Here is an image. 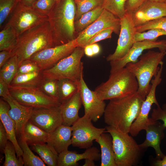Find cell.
I'll use <instances>...</instances> for the list:
<instances>
[{
    "instance_id": "6da1fadb",
    "label": "cell",
    "mask_w": 166,
    "mask_h": 166,
    "mask_svg": "<svg viewBox=\"0 0 166 166\" xmlns=\"http://www.w3.org/2000/svg\"><path fill=\"white\" fill-rule=\"evenodd\" d=\"M145 99L137 91L128 96L110 100L104 114L105 123L119 132L129 133Z\"/></svg>"
},
{
    "instance_id": "7a4b0ae2",
    "label": "cell",
    "mask_w": 166,
    "mask_h": 166,
    "mask_svg": "<svg viewBox=\"0 0 166 166\" xmlns=\"http://www.w3.org/2000/svg\"><path fill=\"white\" fill-rule=\"evenodd\" d=\"M76 9L74 0H60L56 2L48 15L55 46L75 39L74 23Z\"/></svg>"
},
{
    "instance_id": "3957f363",
    "label": "cell",
    "mask_w": 166,
    "mask_h": 166,
    "mask_svg": "<svg viewBox=\"0 0 166 166\" xmlns=\"http://www.w3.org/2000/svg\"><path fill=\"white\" fill-rule=\"evenodd\" d=\"M54 46L47 21L26 30L18 36L10 51L12 56L15 55L17 57L19 65L35 53Z\"/></svg>"
},
{
    "instance_id": "277c9868",
    "label": "cell",
    "mask_w": 166,
    "mask_h": 166,
    "mask_svg": "<svg viewBox=\"0 0 166 166\" xmlns=\"http://www.w3.org/2000/svg\"><path fill=\"white\" fill-rule=\"evenodd\" d=\"M138 88L136 78L125 67L110 72L108 79L94 91L100 99L105 101L131 95L137 92Z\"/></svg>"
},
{
    "instance_id": "5b68a950",
    "label": "cell",
    "mask_w": 166,
    "mask_h": 166,
    "mask_svg": "<svg viewBox=\"0 0 166 166\" xmlns=\"http://www.w3.org/2000/svg\"><path fill=\"white\" fill-rule=\"evenodd\" d=\"M166 54L165 51L149 50L142 55L139 61L128 63L125 67L136 78L138 85L137 91L144 98L150 90V81L157 73L158 65L163 62Z\"/></svg>"
},
{
    "instance_id": "8992f818",
    "label": "cell",
    "mask_w": 166,
    "mask_h": 166,
    "mask_svg": "<svg viewBox=\"0 0 166 166\" xmlns=\"http://www.w3.org/2000/svg\"><path fill=\"white\" fill-rule=\"evenodd\" d=\"M105 128L106 132L109 133L112 137L116 166L138 165L145 150L129 133L121 132L108 125Z\"/></svg>"
},
{
    "instance_id": "52a82bcc",
    "label": "cell",
    "mask_w": 166,
    "mask_h": 166,
    "mask_svg": "<svg viewBox=\"0 0 166 166\" xmlns=\"http://www.w3.org/2000/svg\"><path fill=\"white\" fill-rule=\"evenodd\" d=\"M84 54L83 48L77 47L70 55L52 67L42 71L44 77L58 80L68 79L79 83L83 75V63L81 59Z\"/></svg>"
},
{
    "instance_id": "ba28073f",
    "label": "cell",
    "mask_w": 166,
    "mask_h": 166,
    "mask_svg": "<svg viewBox=\"0 0 166 166\" xmlns=\"http://www.w3.org/2000/svg\"><path fill=\"white\" fill-rule=\"evenodd\" d=\"M10 95L19 103L33 108L60 106L61 103L45 94L38 87L9 85Z\"/></svg>"
},
{
    "instance_id": "9c48e42d",
    "label": "cell",
    "mask_w": 166,
    "mask_h": 166,
    "mask_svg": "<svg viewBox=\"0 0 166 166\" xmlns=\"http://www.w3.org/2000/svg\"><path fill=\"white\" fill-rule=\"evenodd\" d=\"M47 21V16L40 14L31 7L24 5L20 1L4 26L12 27L18 37L26 30Z\"/></svg>"
},
{
    "instance_id": "30bf717a",
    "label": "cell",
    "mask_w": 166,
    "mask_h": 166,
    "mask_svg": "<svg viewBox=\"0 0 166 166\" xmlns=\"http://www.w3.org/2000/svg\"><path fill=\"white\" fill-rule=\"evenodd\" d=\"M92 120L86 115L80 117L72 126V145L80 148L92 146L94 140L103 133L106 132L105 128H98L94 126Z\"/></svg>"
},
{
    "instance_id": "8fae6325",
    "label": "cell",
    "mask_w": 166,
    "mask_h": 166,
    "mask_svg": "<svg viewBox=\"0 0 166 166\" xmlns=\"http://www.w3.org/2000/svg\"><path fill=\"white\" fill-rule=\"evenodd\" d=\"M77 47L75 39L67 43L42 50L33 55L30 59L35 62L43 71L70 55Z\"/></svg>"
},
{
    "instance_id": "7c38bea8",
    "label": "cell",
    "mask_w": 166,
    "mask_h": 166,
    "mask_svg": "<svg viewBox=\"0 0 166 166\" xmlns=\"http://www.w3.org/2000/svg\"><path fill=\"white\" fill-rule=\"evenodd\" d=\"M112 28L114 33L120 34L121 19L104 9L100 17L86 29L78 34L75 38L78 47L84 48L89 40L101 31Z\"/></svg>"
},
{
    "instance_id": "4fadbf2b",
    "label": "cell",
    "mask_w": 166,
    "mask_h": 166,
    "mask_svg": "<svg viewBox=\"0 0 166 166\" xmlns=\"http://www.w3.org/2000/svg\"><path fill=\"white\" fill-rule=\"evenodd\" d=\"M132 13L126 12L121 19V28L116 48L112 53L106 57L108 61L121 58L128 52L134 43L136 33L132 17Z\"/></svg>"
},
{
    "instance_id": "5bb4252c",
    "label": "cell",
    "mask_w": 166,
    "mask_h": 166,
    "mask_svg": "<svg viewBox=\"0 0 166 166\" xmlns=\"http://www.w3.org/2000/svg\"><path fill=\"white\" fill-rule=\"evenodd\" d=\"M163 64H161L159 70L151 81V87L150 91L142 104L139 114L132 124L129 133L132 136H137L142 130H145L149 120L148 117L151 106L153 104L159 105L156 96V89L160 83Z\"/></svg>"
},
{
    "instance_id": "9a60e30c",
    "label": "cell",
    "mask_w": 166,
    "mask_h": 166,
    "mask_svg": "<svg viewBox=\"0 0 166 166\" xmlns=\"http://www.w3.org/2000/svg\"><path fill=\"white\" fill-rule=\"evenodd\" d=\"M29 120L50 133L62 124L60 105L48 108H33Z\"/></svg>"
},
{
    "instance_id": "2e32d148",
    "label": "cell",
    "mask_w": 166,
    "mask_h": 166,
    "mask_svg": "<svg viewBox=\"0 0 166 166\" xmlns=\"http://www.w3.org/2000/svg\"><path fill=\"white\" fill-rule=\"evenodd\" d=\"M155 48H158L160 51H166V40L156 41L144 40L135 42L124 57L110 61V72L124 68L128 63L136 62L144 50Z\"/></svg>"
},
{
    "instance_id": "e0dca14e",
    "label": "cell",
    "mask_w": 166,
    "mask_h": 166,
    "mask_svg": "<svg viewBox=\"0 0 166 166\" xmlns=\"http://www.w3.org/2000/svg\"><path fill=\"white\" fill-rule=\"evenodd\" d=\"M79 91L85 114L95 122L103 116L106 107L104 101L100 99L94 91L88 87L82 75L79 82Z\"/></svg>"
},
{
    "instance_id": "ac0fdd59",
    "label": "cell",
    "mask_w": 166,
    "mask_h": 166,
    "mask_svg": "<svg viewBox=\"0 0 166 166\" xmlns=\"http://www.w3.org/2000/svg\"><path fill=\"white\" fill-rule=\"evenodd\" d=\"M132 14L134 24L136 27L166 17V4L147 0Z\"/></svg>"
},
{
    "instance_id": "d6986e66",
    "label": "cell",
    "mask_w": 166,
    "mask_h": 166,
    "mask_svg": "<svg viewBox=\"0 0 166 166\" xmlns=\"http://www.w3.org/2000/svg\"><path fill=\"white\" fill-rule=\"evenodd\" d=\"M166 127L163 123L159 121H154L151 117L146 128V139L142 143L139 144L142 149L145 150L149 147L153 148L155 151L156 159H161L165 155L160 148L161 141L164 136V131Z\"/></svg>"
},
{
    "instance_id": "ffe728a7",
    "label": "cell",
    "mask_w": 166,
    "mask_h": 166,
    "mask_svg": "<svg viewBox=\"0 0 166 166\" xmlns=\"http://www.w3.org/2000/svg\"><path fill=\"white\" fill-rule=\"evenodd\" d=\"M2 98L10 105L9 114L14 122L16 136L19 138L23 134L24 127L29 120L33 108L21 104L10 94Z\"/></svg>"
},
{
    "instance_id": "44dd1931",
    "label": "cell",
    "mask_w": 166,
    "mask_h": 166,
    "mask_svg": "<svg viewBox=\"0 0 166 166\" xmlns=\"http://www.w3.org/2000/svg\"><path fill=\"white\" fill-rule=\"evenodd\" d=\"M101 158L99 150L95 147L86 148L82 153L68 150L58 154L57 166H76L78 165V162L80 160L89 159L97 161Z\"/></svg>"
},
{
    "instance_id": "7402d4cb",
    "label": "cell",
    "mask_w": 166,
    "mask_h": 166,
    "mask_svg": "<svg viewBox=\"0 0 166 166\" xmlns=\"http://www.w3.org/2000/svg\"><path fill=\"white\" fill-rule=\"evenodd\" d=\"M72 128L62 124L50 133L46 143L58 154L68 150L72 144Z\"/></svg>"
},
{
    "instance_id": "603a6c76",
    "label": "cell",
    "mask_w": 166,
    "mask_h": 166,
    "mask_svg": "<svg viewBox=\"0 0 166 166\" xmlns=\"http://www.w3.org/2000/svg\"><path fill=\"white\" fill-rule=\"evenodd\" d=\"M82 104L79 90L60 105L62 124L72 126L80 118L78 113Z\"/></svg>"
},
{
    "instance_id": "cb8c5ba5",
    "label": "cell",
    "mask_w": 166,
    "mask_h": 166,
    "mask_svg": "<svg viewBox=\"0 0 166 166\" xmlns=\"http://www.w3.org/2000/svg\"><path fill=\"white\" fill-rule=\"evenodd\" d=\"M10 106L8 103L2 98L0 99V119L7 133L9 140L15 147L18 157L22 156V150L16 137L15 125L13 119L10 117L9 111Z\"/></svg>"
},
{
    "instance_id": "d4e9b609",
    "label": "cell",
    "mask_w": 166,
    "mask_h": 166,
    "mask_svg": "<svg viewBox=\"0 0 166 166\" xmlns=\"http://www.w3.org/2000/svg\"><path fill=\"white\" fill-rule=\"evenodd\" d=\"M105 132L102 133L95 140L101 148V166H116L112 137L110 134Z\"/></svg>"
},
{
    "instance_id": "484cf974",
    "label": "cell",
    "mask_w": 166,
    "mask_h": 166,
    "mask_svg": "<svg viewBox=\"0 0 166 166\" xmlns=\"http://www.w3.org/2000/svg\"><path fill=\"white\" fill-rule=\"evenodd\" d=\"M49 135V133L29 120L25 125L22 135L20 137H23L28 145L32 146L46 143Z\"/></svg>"
},
{
    "instance_id": "4316f807",
    "label": "cell",
    "mask_w": 166,
    "mask_h": 166,
    "mask_svg": "<svg viewBox=\"0 0 166 166\" xmlns=\"http://www.w3.org/2000/svg\"><path fill=\"white\" fill-rule=\"evenodd\" d=\"M44 78L42 71L16 75L10 85L12 86L38 87Z\"/></svg>"
},
{
    "instance_id": "83f0119b",
    "label": "cell",
    "mask_w": 166,
    "mask_h": 166,
    "mask_svg": "<svg viewBox=\"0 0 166 166\" xmlns=\"http://www.w3.org/2000/svg\"><path fill=\"white\" fill-rule=\"evenodd\" d=\"M32 146L33 150L39 155L47 165L57 166L58 154L53 147L46 143L34 144Z\"/></svg>"
},
{
    "instance_id": "f1b7e54d",
    "label": "cell",
    "mask_w": 166,
    "mask_h": 166,
    "mask_svg": "<svg viewBox=\"0 0 166 166\" xmlns=\"http://www.w3.org/2000/svg\"><path fill=\"white\" fill-rule=\"evenodd\" d=\"M104 10L102 6H100L84 14L79 19L74 22L75 32L79 34L86 29L97 19Z\"/></svg>"
},
{
    "instance_id": "f546056e",
    "label": "cell",
    "mask_w": 166,
    "mask_h": 166,
    "mask_svg": "<svg viewBox=\"0 0 166 166\" xmlns=\"http://www.w3.org/2000/svg\"><path fill=\"white\" fill-rule=\"evenodd\" d=\"M58 100L61 104L79 90V83L68 79L58 80Z\"/></svg>"
},
{
    "instance_id": "4dcf8cb0",
    "label": "cell",
    "mask_w": 166,
    "mask_h": 166,
    "mask_svg": "<svg viewBox=\"0 0 166 166\" xmlns=\"http://www.w3.org/2000/svg\"><path fill=\"white\" fill-rule=\"evenodd\" d=\"M18 37L12 27L4 26L0 32V51H11L15 44Z\"/></svg>"
},
{
    "instance_id": "1f68e13d",
    "label": "cell",
    "mask_w": 166,
    "mask_h": 166,
    "mask_svg": "<svg viewBox=\"0 0 166 166\" xmlns=\"http://www.w3.org/2000/svg\"><path fill=\"white\" fill-rule=\"evenodd\" d=\"M19 138V144L23 153L22 157L25 166H45L46 165L42 159L36 156L28 146V144L22 137Z\"/></svg>"
},
{
    "instance_id": "d6a6232c",
    "label": "cell",
    "mask_w": 166,
    "mask_h": 166,
    "mask_svg": "<svg viewBox=\"0 0 166 166\" xmlns=\"http://www.w3.org/2000/svg\"><path fill=\"white\" fill-rule=\"evenodd\" d=\"M18 65L17 57L12 56L0 68V78L9 85L17 73Z\"/></svg>"
},
{
    "instance_id": "836d02e7",
    "label": "cell",
    "mask_w": 166,
    "mask_h": 166,
    "mask_svg": "<svg viewBox=\"0 0 166 166\" xmlns=\"http://www.w3.org/2000/svg\"><path fill=\"white\" fill-rule=\"evenodd\" d=\"M5 160L3 166H22L24 163L22 156L17 157L16 149L13 143L9 140L3 150Z\"/></svg>"
},
{
    "instance_id": "e575fe53",
    "label": "cell",
    "mask_w": 166,
    "mask_h": 166,
    "mask_svg": "<svg viewBox=\"0 0 166 166\" xmlns=\"http://www.w3.org/2000/svg\"><path fill=\"white\" fill-rule=\"evenodd\" d=\"M127 0H104L103 8L121 19L126 11L125 5Z\"/></svg>"
},
{
    "instance_id": "d590c367",
    "label": "cell",
    "mask_w": 166,
    "mask_h": 166,
    "mask_svg": "<svg viewBox=\"0 0 166 166\" xmlns=\"http://www.w3.org/2000/svg\"><path fill=\"white\" fill-rule=\"evenodd\" d=\"M21 0H0V27L2 29Z\"/></svg>"
},
{
    "instance_id": "8d00e7d4",
    "label": "cell",
    "mask_w": 166,
    "mask_h": 166,
    "mask_svg": "<svg viewBox=\"0 0 166 166\" xmlns=\"http://www.w3.org/2000/svg\"><path fill=\"white\" fill-rule=\"evenodd\" d=\"M104 0H84L76 3L77 9L75 21L79 19L85 13L97 7L102 6Z\"/></svg>"
},
{
    "instance_id": "74e56055",
    "label": "cell",
    "mask_w": 166,
    "mask_h": 166,
    "mask_svg": "<svg viewBox=\"0 0 166 166\" xmlns=\"http://www.w3.org/2000/svg\"><path fill=\"white\" fill-rule=\"evenodd\" d=\"M38 87L48 96L59 101L58 80L44 78Z\"/></svg>"
},
{
    "instance_id": "f35d334b",
    "label": "cell",
    "mask_w": 166,
    "mask_h": 166,
    "mask_svg": "<svg viewBox=\"0 0 166 166\" xmlns=\"http://www.w3.org/2000/svg\"><path fill=\"white\" fill-rule=\"evenodd\" d=\"M165 35L166 31L157 28L151 29L142 32H136L135 42L144 40L156 41L159 37Z\"/></svg>"
},
{
    "instance_id": "ab89813d",
    "label": "cell",
    "mask_w": 166,
    "mask_h": 166,
    "mask_svg": "<svg viewBox=\"0 0 166 166\" xmlns=\"http://www.w3.org/2000/svg\"><path fill=\"white\" fill-rule=\"evenodd\" d=\"M160 29L166 31V17H162L136 27V32H142L151 29Z\"/></svg>"
},
{
    "instance_id": "60d3db41",
    "label": "cell",
    "mask_w": 166,
    "mask_h": 166,
    "mask_svg": "<svg viewBox=\"0 0 166 166\" xmlns=\"http://www.w3.org/2000/svg\"><path fill=\"white\" fill-rule=\"evenodd\" d=\"M56 2L55 0H37L31 7L40 14L48 16Z\"/></svg>"
},
{
    "instance_id": "b9f144b4",
    "label": "cell",
    "mask_w": 166,
    "mask_h": 166,
    "mask_svg": "<svg viewBox=\"0 0 166 166\" xmlns=\"http://www.w3.org/2000/svg\"><path fill=\"white\" fill-rule=\"evenodd\" d=\"M41 71L38 65L30 59L22 61L19 65L16 75L28 73Z\"/></svg>"
},
{
    "instance_id": "7bdbcfd3",
    "label": "cell",
    "mask_w": 166,
    "mask_h": 166,
    "mask_svg": "<svg viewBox=\"0 0 166 166\" xmlns=\"http://www.w3.org/2000/svg\"><path fill=\"white\" fill-rule=\"evenodd\" d=\"M153 109L151 118L154 121L161 120L166 127V103Z\"/></svg>"
},
{
    "instance_id": "ee69618b",
    "label": "cell",
    "mask_w": 166,
    "mask_h": 166,
    "mask_svg": "<svg viewBox=\"0 0 166 166\" xmlns=\"http://www.w3.org/2000/svg\"><path fill=\"white\" fill-rule=\"evenodd\" d=\"M114 32V30L112 28L103 30L90 38L87 42L85 46L88 45L96 43L97 42L104 39L111 38L112 34L113 32Z\"/></svg>"
},
{
    "instance_id": "f6af8a7d",
    "label": "cell",
    "mask_w": 166,
    "mask_h": 166,
    "mask_svg": "<svg viewBox=\"0 0 166 166\" xmlns=\"http://www.w3.org/2000/svg\"><path fill=\"white\" fill-rule=\"evenodd\" d=\"M147 0H127L125 9L127 12L132 13Z\"/></svg>"
},
{
    "instance_id": "bcb514c9",
    "label": "cell",
    "mask_w": 166,
    "mask_h": 166,
    "mask_svg": "<svg viewBox=\"0 0 166 166\" xmlns=\"http://www.w3.org/2000/svg\"><path fill=\"white\" fill-rule=\"evenodd\" d=\"M9 140L8 135L5 127L0 121V147L3 151Z\"/></svg>"
},
{
    "instance_id": "7dc6e473",
    "label": "cell",
    "mask_w": 166,
    "mask_h": 166,
    "mask_svg": "<svg viewBox=\"0 0 166 166\" xmlns=\"http://www.w3.org/2000/svg\"><path fill=\"white\" fill-rule=\"evenodd\" d=\"M9 85L2 79L0 78V96L4 98L10 94Z\"/></svg>"
},
{
    "instance_id": "c3c4849f",
    "label": "cell",
    "mask_w": 166,
    "mask_h": 166,
    "mask_svg": "<svg viewBox=\"0 0 166 166\" xmlns=\"http://www.w3.org/2000/svg\"><path fill=\"white\" fill-rule=\"evenodd\" d=\"M12 57L11 52L8 50H3L0 52V68L7 61Z\"/></svg>"
},
{
    "instance_id": "681fc988",
    "label": "cell",
    "mask_w": 166,
    "mask_h": 166,
    "mask_svg": "<svg viewBox=\"0 0 166 166\" xmlns=\"http://www.w3.org/2000/svg\"><path fill=\"white\" fill-rule=\"evenodd\" d=\"M151 164L154 166H166V155L161 159H155L151 162Z\"/></svg>"
},
{
    "instance_id": "f907efd6",
    "label": "cell",
    "mask_w": 166,
    "mask_h": 166,
    "mask_svg": "<svg viewBox=\"0 0 166 166\" xmlns=\"http://www.w3.org/2000/svg\"><path fill=\"white\" fill-rule=\"evenodd\" d=\"M84 53L87 56L92 57L94 56L91 45L85 46L84 48Z\"/></svg>"
},
{
    "instance_id": "816d5d0a",
    "label": "cell",
    "mask_w": 166,
    "mask_h": 166,
    "mask_svg": "<svg viewBox=\"0 0 166 166\" xmlns=\"http://www.w3.org/2000/svg\"><path fill=\"white\" fill-rule=\"evenodd\" d=\"M91 45L94 56L99 54L101 50L99 45L96 43L91 44Z\"/></svg>"
},
{
    "instance_id": "f5cc1de1",
    "label": "cell",
    "mask_w": 166,
    "mask_h": 166,
    "mask_svg": "<svg viewBox=\"0 0 166 166\" xmlns=\"http://www.w3.org/2000/svg\"><path fill=\"white\" fill-rule=\"evenodd\" d=\"M37 0H21V2L24 5L31 7Z\"/></svg>"
},
{
    "instance_id": "db71d44e",
    "label": "cell",
    "mask_w": 166,
    "mask_h": 166,
    "mask_svg": "<svg viewBox=\"0 0 166 166\" xmlns=\"http://www.w3.org/2000/svg\"><path fill=\"white\" fill-rule=\"evenodd\" d=\"M84 164L83 166H95L94 160L91 159H86L85 160Z\"/></svg>"
},
{
    "instance_id": "11a10c76",
    "label": "cell",
    "mask_w": 166,
    "mask_h": 166,
    "mask_svg": "<svg viewBox=\"0 0 166 166\" xmlns=\"http://www.w3.org/2000/svg\"><path fill=\"white\" fill-rule=\"evenodd\" d=\"M153 1L161 2V3H165L166 2V0H151Z\"/></svg>"
},
{
    "instance_id": "9f6ffc18",
    "label": "cell",
    "mask_w": 166,
    "mask_h": 166,
    "mask_svg": "<svg viewBox=\"0 0 166 166\" xmlns=\"http://www.w3.org/2000/svg\"><path fill=\"white\" fill-rule=\"evenodd\" d=\"M84 0H74L76 4L77 2H81Z\"/></svg>"
},
{
    "instance_id": "6f0895ef",
    "label": "cell",
    "mask_w": 166,
    "mask_h": 166,
    "mask_svg": "<svg viewBox=\"0 0 166 166\" xmlns=\"http://www.w3.org/2000/svg\"><path fill=\"white\" fill-rule=\"evenodd\" d=\"M60 0H55L56 2H59Z\"/></svg>"
},
{
    "instance_id": "680465c9",
    "label": "cell",
    "mask_w": 166,
    "mask_h": 166,
    "mask_svg": "<svg viewBox=\"0 0 166 166\" xmlns=\"http://www.w3.org/2000/svg\"><path fill=\"white\" fill-rule=\"evenodd\" d=\"M165 4H166V2L165 3Z\"/></svg>"
},
{
    "instance_id": "91938a15",
    "label": "cell",
    "mask_w": 166,
    "mask_h": 166,
    "mask_svg": "<svg viewBox=\"0 0 166 166\" xmlns=\"http://www.w3.org/2000/svg\"></svg>"
}]
</instances>
